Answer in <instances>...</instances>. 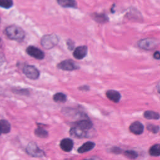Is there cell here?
<instances>
[{"label": "cell", "instance_id": "9c48e42d", "mask_svg": "<svg viewBox=\"0 0 160 160\" xmlns=\"http://www.w3.org/2000/svg\"><path fill=\"white\" fill-rule=\"evenodd\" d=\"M62 112H63V113L65 115H66L68 116L72 117V118H81V119H88L87 116L84 112H80L79 111H77L76 109H69V108H65V109H63Z\"/></svg>", "mask_w": 160, "mask_h": 160}, {"label": "cell", "instance_id": "7c38bea8", "mask_svg": "<svg viewBox=\"0 0 160 160\" xmlns=\"http://www.w3.org/2000/svg\"><path fill=\"white\" fill-rule=\"evenodd\" d=\"M74 126H77L82 129L88 131L92 127V122L89 120L88 119H80L78 121H76L74 124Z\"/></svg>", "mask_w": 160, "mask_h": 160}, {"label": "cell", "instance_id": "836d02e7", "mask_svg": "<svg viewBox=\"0 0 160 160\" xmlns=\"http://www.w3.org/2000/svg\"><path fill=\"white\" fill-rule=\"evenodd\" d=\"M84 160H92V159H84Z\"/></svg>", "mask_w": 160, "mask_h": 160}, {"label": "cell", "instance_id": "7a4b0ae2", "mask_svg": "<svg viewBox=\"0 0 160 160\" xmlns=\"http://www.w3.org/2000/svg\"><path fill=\"white\" fill-rule=\"evenodd\" d=\"M160 42L152 38H146L139 40L137 42V46L139 48L145 51H151L154 49L159 44Z\"/></svg>", "mask_w": 160, "mask_h": 160}, {"label": "cell", "instance_id": "d4e9b609", "mask_svg": "<svg viewBox=\"0 0 160 160\" xmlns=\"http://www.w3.org/2000/svg\"><path fill=\"white\" fill-rule=\"evenodd\" d=\"M124 155L127 158L131 159H134L138 157V153L132 150H127L124 152Z\"/></svg>", "mask_w": 160, "mask_h": 160}, {"label": "cell", "instance_id": "30bf717a", "mask_svg": "<svg viewBox=\"0 0 160 160\" xmlns=\"http://www.w3.org/2000/svg\"><path fill=\"white\" fill-rule=\"evenodd\" d=\"M69 133L71 136L75 138H78L89 137L88 131L82 129L77 126H73L72 128H71L69 131Z\"/></svg>", "mask_w": 160, "mask_h": 160}, {"label": "cell", "instance_id": "4fadbf2b", "mask_svg": "<svg viewBox=\"0 0 160 160\" xmlns=\"http://www.w3.org/2000/svg\"><path fill=\"white\" fill-rule=\"evenodd\" d=\"M130 131L134 134H141L144 130V126L139 121H135L132 122L129 126Z\"/></svg>", "mask_w": 160, "mask_h": 160}, {"label": "cell", "instance_id": "4316f807", "mask_svg": "<svg viewBox=\"0 0 160 160\" xmlns=\"http://www.w3.org/2000/svg\"><path fill=\"white\" fill-rule=\"evenodd\" d=\"M14 92L15 93L17 94H22V95H28L29 94V91L27 89H16L14 90Z\"/></svg>", "mask_w": 160, "mask_h": 160}, {"label": "cell", "instance_id": "603a6c76", "mask_svg": "<svg viewBox=\"0 0 160 160\" xmlns=\"http://www.w3.org/2000/svg\"><path fill=\"white\" fill-rule=\"evenodd\" d=\"M34 134L36 136L41 138H46L48 135V132L41 127L37 128L34 131Z\"/></svg>", "mask_w": 160, "mask_h": 160}, {"label": "cell", "instance_id": "6da1fadb", "mask_svg": "<svg viewBox=\"0 0 160 160\" xmlns=\"http://www.w3.org/2000/svg\"><path fill=\"white\" fill-rule=\"evenodd\" d=\"M5 34L7 37L12 40L21 41L25 36L24 31L19 26L11 25L6 28Z\"/></svg>", "mask_w": 160, "mask_h": 160}, {"label": "cell", "instance_id": "3957f363", "mask_svg": "<svg viewBox=\"0 0 160 160\" xmlns=\"http://www.w3.org/2000/svg\"><path fill=\"white\" fill-rule=\"evenodd\" d=\"M59 38L54 34H47L44 36L41 41L42 46L45 49H51L54 47L58 42Z\"/></svg>", "mask_w": 160, "mask_h": 160}, {"label": "cell", "instance_id": "9a60e30c", "mask_svg": "<svg viewBox=\"0 0 160 160\" xmlns=\"http://www.w3.org/2000/svg\"><path fill=\"white\" fill-rule=\"evenodd\" d=\"M91 17L98 23L104 24L109 21L108 16L104 13L94 12L91 14Z\"/></svg>", "mask_w": 160, "mask_h": 160}, {"label": "cell", "instance_id": "484cf974", "mask_svg": "<svg viewBox=\"0 0 160 160\" xmlns=\"http://www.w3.org/2000/svg\"><path fill=\"white\" fill-rule=\"evenodd\" d=\"M147 129L148 131L153 133H157L159 130V127L158 126L154 125V124H148L147 126Z\"/></svg>", "mask_w": 160, "mask_h": 160}, {"label": "cell", "instance_id": "f546056e", "mask_svg": "<svg viewBox=\"0 0 160 160\" xmlns=\"http://www.w3.org/2000/svg\"><path fill=\"white\" fill-rule=\"evenodd\" d=\"M111 151L115 154H119L121 152V149L117 147H114L111 149Z\"/></svg>", "mask_w": 160, "mask_h": 160}, {"label": "cell", "instance_id": "ba28073f", "mask_svg": "<svg viewBox=\"0 0 160 160\" xmlns=\"http://www.w3.org/2000/svg\"><path fill=\"white\" fill-rule=\"evenodd\" d=\"M26 52L31 57L38 59H42L44 57V53L40 49L34 46H29L26 49Z\"/></svg>", "mask_w": 160, "mask_h": 160}, {"label": "cell", "instance_id": "7402d4cb", "mask_svg": "<svg viewBox=\"0 0 160 160\" xmlns=\"http://www.w3.org/2000/svg\"><path fill=\"white\" fill-rule=\"evenodd\" d=\"M53 99L55 102H64L66 101L67 97L66 94L62 92H58L53 96Z\"/></svg>", "mask_w": 160, "mask_h": 160}, {"label": "cell", "instance_id": "e0dca14e", "mask_svg": "<svg viewBox=\"0 0 160 160\" xmlns=\"http://www.w3.org/2000/svg\"><path fill=\"white\" fill-rule=\"evenodd\" d=\"M94 146H95V144L93 142L88 141V142L84 143L81 147H79L78 149V151L79 153L86 152L89 151L91 149H92L94 148Z\"/></svg>", "mask_w": 160, "mask_h": 160}, {"label": "cell", "instance_id": "52a82bcc", "mask_svg": "<svg viewBox=\"0 0 160 160\" xmlns=\"http://www.w3.org/2000/svg\"><path fill=\"white\" fill-rule=\"evenodd\" d=\"M126 18L129 20L133 21L141 22L143 21L141 12L134 8H131L129 9V11L126 14Z\"/></svg>", "mask_w": 160, "mask_h": 160}, {"label": "cell", "instance_id": "83f0119b", "mask_svg": "<svg viewBox=\"0 0 160 160\" xmlns=\"http://www.w3.org/2000/svg\"><path fill=\"white\" fill-rule=\"evenodd\" d=\"M67 46L69 50H72L74 49V43L72 41H71V39H68L67 41Z\"/></svg>", "mask_w": 160, "mask_h": 160}, {"label": "cell", "instance_id": "e575fe53", "mask_svg": "<svg viewBox=\"0 0 160 160\" xmlns=\"http://www.w3.org/2000/svg\"><path fill=\"white\" fill-rule=\"evenodd\" d=\"M0 41H1V39H0Z\"/></svg>", "mask_w": 160, "mask_h": 160}, {"label": "cell", "instance_id": "8992f818", "mask_svg": "<svg viewBox=\"0 0 160 160\" xmlns=\"http://www.w3.org/2000/svg\"><path fill=\"white\" fill-rule=\"evenodd\" d=\"M58 68L64 71H74L79 69V66L71 59H66L60 62L58 65Z\"/></svg>", "mask_w": 160, "mask_h": 160}, {"label": "cell", "instance_id": "8fae6325", "mask_svg": "<svg viewBox=\"0 0 160 160\" xmlns=\"http://www.w3.org/2000/svg\"><path fill=\"white\" fill-rule=\"evenodd\" d=\"M88 53V48L86 46H81L76 48L73 52V56L78 59H82L86 57Z\"/></svg>", "mask_w": 160, "mask_h": 160}, {"label": "cell", "instance_id": "cb8c5ba5", "mask_svg": "<svg viewBox=\"0 0 160 160\" xmlns=\"http://www.w3.org/2000/svg\"><path fill=\"white\" fill-rule=\"evenodd\" d=\"M13 5L12 0H0V7L9 9Z\"/></svg>", "mask_w": 160, "mask_h": 160}, {"label": "cell", "instance_id": "d6986e66", "mask_svg": "<svg viewBox=\"0 0 160 160\" xmlns=\"http://www.w3.org/2000/svg\"><path fill=\"white\" fill-rule=\"evenodd\" d=\"M11 130V125L9 122L4 119L0 120V134L8 133Z\"/></svg>", "mask_w": 160, "mask_h": 160}, {"label": "cell", "instance_id": "4dcf8cb0", "mask_svg": "<svg viewBox=\"0 0 160 160\" xmlns=\"http://www.w3.org/2000/svg\"><path fill=\"white\" fill-rule=\"evenodd\" d=\"M79 89L81 90H85V91H88L89 89V87L88 86H83L82 87L79 88Z\"/></svg>", "mask_w": 160, "mask_h": 160}, {"label": "cell", "instance_id": "277c9868", "mask_svg": "<svg viewBox=\"0 0 160 160\" xmlns=\"http://www.w3.org/2000/svg\"><path fill=\"white\" fill-rule=\"evenodd\" d=\"M26 152L29 155L32 157L39 158V157H42L44 156V151L42 149H41L38 146V145L34 142H29L28 144L26 147Z\"/></svg>", "mask_w": 160, "mask_h": 160}, {"label": "cell", "instance_id": "ac0fdd59", "mask_svg": "<svg viewBox=\"0 0 160 160\" xmlns=\"http://www.w3.org/2000/svg\"><path fill=\"white\" fill-rule=\"evenodd\" d=\"M58 3L63 8H73L77 7V3L75 0H57Z\"/></svg>", "mask_w": 160, "mask_h": 160}, {"label": "cell", "instance_id": "5bb4252c", "mask_svg": "<svg viewBox=\"0 0 160 160\" xmlns=\"http://www.w3.org/2000/svg\"><path fill=\"white\" fill-rule=\"evenodd\" d=\"M106 97L109 100H111L114 102H118L120 101L121 98V94L118 91L116 90H112V89L107 91L106 92Z\"/></svg>", "mask_w": 160, "mask_h": 160}, {"label": "cell", "instance_id": "44dd1931", "mask_svg": "<svg viewBox=\"0 0 160 160\" xmlns=\"http://www.w3.org/2000/svg\"><path fill=\"white\" fill-rule=\"evenodd\" d=\"M149 153L152 156H160V144H156L152 146L149 150Z\"/></svg>", "mask_w": 160, "mask_h": 160}, {"label": "cell", "instance_id": "ffe728a7", "mask_svg": "<svg viewBox=\"0 0 160 160\" xmlns=\"http://www.w3.org/2000/svg\"><path fill=\"white\" fill-rule=\"evenodd\" d=\"M144 117L149 119H158L160 118V114L153 111H146L144 112Z\"/></svg>", "mask_w": 160, "mask_h": 160}, {"label": "cell", "instance_id": "d6a6232c", "mask_svg": "<svg viewBox=\"0 0 160 160\" xmlns=\"http://www.w3.org/2000/svg\"><path fill=\"white\" fill-rule=\"evenodd\" d=\"M2 62H3V61H2V58L1 57H0V66L2 64Z\"/></svg>", "mask_w": 160, "mask_h": 160}, {"label": "cell", "instance_id": "1f68e13d", "mask_svg": "<svg viewBox=\"0 0 160 160\" xmlns=\"http://www.w3.org/2000/svg\"><path fill=\"white\" fill-rule=\"evenodd\" d=\"M156 89H157V91L158 92V93L160 94V82L157 84V86H156Z\"/></svg>", "mask_w": 160, "mask_h": 160}, {"label": "cell", "instance_id": "2e32d148", "mask_svg": "<svg viewBox=\"0 0 160 160\" xmlns=\"http://www.w3.org/2000/svg\"><path fill=\"white\" fill-rule=\"evenodd\" d=\"M60 146L63 151L69 152L73 148V141L69 138L63 139L60 142Z\"/></svg>", "mask_w": 160, "mask_h": 160}, {"label": "cell", "instance_id": "f1b7e54d", "mask_svg": "<svg viewBox=\"0 0 160 160\" xmlns=\"http://www.w3.org/2000/svg\"><path fill=\"white\" fill-rule=\"evenodd\" d=\"M152 56H153V58L155 59H157V60L160 59V52L158 51H155L154 52Z\"/></svg>", "mask_w": 160, "mask_h": 160}, {"label": "cell", "instance_id": "5b68a950", "mask_svg": "<svg viewBox=\"0 0 160 160\" xmlns=\"http://www.w3.org/2000/svg\"><path fill=\"white\" fill-rule=\"evenodd\" d=\"M22 72L29 79H36L39 76V70L34 66L26 65L22 68Z\"/></svg>", "mask_w": 160, "mask_h": 160}]
</instances>
